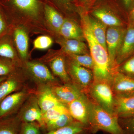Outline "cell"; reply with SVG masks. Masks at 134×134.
Instances as JSON below:
<instances>
[{
  "label": "cell",
  "mask_w": 134,
  "mask_h": 134,
  "mask_svg": "<svg viewBox=\"0 0 134 134\" xmlns=\"http://www.w3.org/2000/svg\"><path fill=\"white\" fill-rule=\"evenodd\" d=\"M81 15L84 36L88 43L90 54L93 60V82H105L110 83L116 70L112 65L107 50L93 36L89 24L88 15L83 13Z\"/></svg>",
  "instance_id": "6da1fadb"
},
{
  "label": "cell",
  "mask_w": 134,
  "mask_h": 134,
  "mask_svg": "<svg viewBox=\"0 0 134 134\" xmlns=\"http://www.w3.org/2000/svg\"><path fill=\"white\" fill-rule=\"evenodd\" d=\"M119 119L91 100L89 125L92 133L102 130L109 134H124Z\"/></svg>",
  "instance_id": "7a4b0ae2"
},
{
  "label": "cell",
  "mask_w": 134,
  "mask_h": 134,
  "mask_svg": "<svg viewBox=\"0 0 134 134\" xmlns=\"http://www.w3.org/2000/svg\"><path fill=\"white\" fill-rule=\"evenodd\" d=\"M22 69L27 77L34 82L37 86L52 87L62 83L48 67L40 61H28L23 65Z\"/></svg>",
  "instance_id": "3957f363"
},
{
  "label": "cell",
  "mask_w": 134,
  "mask_h": 134,
  "mask_svg": "<svg viewBox=\"0 0 134 134\" xmlns=\"http://www.w3.org/2000/svg\"><path fill=\"white\" fill-rule=\"evenodd\" d=\"M87 93L93 99V103L114 114L115 95L111 84L105 82H93Z\"/></svg>",
  "instance_id": "277c9868"
},
{
  "label": "cell",
  "mask_w": 134,
  "mask_h": 134,
  "mask_svg": "<svg viewBox=\"0 0 134 134\" xmlns=\"http://www.w3.org/2000/svg\"><path fill=\"white\" fill-rule=\"evenodd\" d=\"M34 90L25 86L19 91L6 97L0 103V118L16 114Z\"/></svg>",
  "instance_id": "5b68a950"
},
{
  "label": "cell",
  "mask_w": 134,
  "mask_h": 134,
  "mask_svg": "<svg viewBox=\"0 0 134 134\" xmlns=\"http://www.w3.org/2000/svg\"><path fill=\"white\" fill-rule=\"evenodd\" d=\"M66 65L72 83L86 94L94 81L92 70L77 65L69 59L66 60Z\"/></svg>",
  "instance_id": "8992f818"
},
{
  "label": "cell",
  "mask_w": 134,
  "mask_h": 134,
  "mask_svg": "<svg viewBox=\"0 0 134 134\" xmlns=\"http://www.w3.org/2000/svg\"><path fill=\"white\" fill-rule=\"evenodd\" d=\"M16 115L22 122H38L40 125L42 130H44L43 114L34 92L25 100Z\"/></svg>",
  "instance_id": "52a82bcc"
},
{
  "label": "cell",
  "mask_w": 134,
  "mask_h": 134,
  "mask_svg": "<svg viewBox=\"0 0 134 134\" xmlns=\"http://www.w3.org/2000/svg\"><path fill=\"white\" fill-rule=\"evenodd\" d=\"M126 28L110 26L107 30L106 42L107 49L112 65L115 70V59L122 43Z\"/></svg>",
  "instance_id": "ba28073f"
},
{
  "label": "cell",
  "mask_w": 134,
  "mask_h": 134,
  "mask_svg": "<svg viewBox=\"0 0 134 134\" xmlns=\"http://www.w3.org/2000/svg\"><path fill=\"white\" fill-rule=\"evenodd\" d=\"M91 100L83 93L66 106L70 114L77 121L89 127V118Z\"/></svg>",
  "instance_id": "9c48e42d"
},
{
  "label": "cell",
  "mask_w": 134,
  "mask_h": 134,
  "mask_svg": "<svg viewBox=\"0 0 134 134\" xmlns=\"http://www.w3.org/2000/svg\"><path fill=\"white\" fill-rule=\"evenodd\" d=\"M10 33L15 48L23 65L29 61V38L26 28L23 25H12Z\"/></svg>",
  "instance_id": "30bf717a"
},
{
  "label": "cell",
  "mask_w": 134,
  "mask_h": 134,
  "mask_svg": "<svg viewBox=\"0 0 134 134\" xmlns=\"http://www.w3.org/2000/svg\"><path fill=\"white\" fill-rule=\"evenodd\" d=\"M27 78L22 68L8 76L0 83V103L10 94L24 88Z\"/></svg>",
  "instance_id": "8fae6325"
},
{
  "label": "cell",
  "mask_w": 134,
  "mask_h": 134,
  "mask_svg": "<svg viewBox=\"0 0 134 134\" xmlns=\"http://www.w3.org/2000/svg\"><path fill=\"white\" fill-rule=\"evenodd\" d=\"M40 61L47 62L54 75L63 83H72L67 71L66 59L63 55L50 53L42 61Z\"/></svg>",
  "instance_id": "7c38bea8"
},
{
  "label": "cell",
  "mask_w": 134,
  "mask_h": 134,
  "mask_svg": "<svg viewBox=\"0 0 134 134\" xmlns=\"http://www.w3.org/2000/svg\"><path fill=\"white\" fill-rule=\"evenodd\" d=\"M51 88L59 101L66 106L84 93L72 83H60Z\"/></svg>",
  "instance_id": "4fadbf2b"
},
{
  "label": "cell",
  "mask_w": 134,
  "mask_h": 134,
  "mask_svg": "<svg viewBox=\"0 0 134 134\" xmlns=\"http://www.w3.org/2000/svg\"><path fill=\"white\" fill-rule=\"evenodd\" d=\"M133 55L134 25L129 22L126 28L122 43L115 59V65L117 68L125 60Z\"/></svg>",
  "instance_id": "5bb4252c"
},
{
  "label": "cell",
  "mask_w": 134,
  "mask_h": 134,
  "mask_svg": "<svg viewBox=\"0 0 134 134\" xmlns=\"http://www.w3.org/2000/svg\"><path fill=\"white\" fill-rule=\"evenodd\" d=\"M115 96L134 94V78L126 76L116 70L110 82Z\"/></svg>",
  "instance_id": "9a60e30c"
},
{
  "label": "cell",
  "mask_w": 134,
  "mask_h": 134,
  "mask_svg": "<svg viewBox=\"0 0 134 134\" xmlns=\"http://www.w3.org/2000/svg\"><path fill=\"white\" fill-rule=\"evenodd\" d=\"M51 87L48 86H38L34 90V93L43 114L49 109L62 104L53 93Z\"/></svg>",
  "instance_id": "2e32d148"
},
{
  "label": "cell",
  "mask_w": 134,
  "mask_h": 134,
  "mask_svg": "<svg viewBox=\"0 0 134 134\" xmlns=\"http://www.w3.org/2000/svg\"><path fill=\"white\" fill-rule=\"evenodd\" d=\"M10 1L15 9L21 12L30 21H36L39 18L40 6L38 0H5Z\"/></svg>",
  "instance_id": "e0dca14e"
},
{
  "label": "cell",
  "mask_w": 134,
  "mask_h": 134,
  "mask_svg": "<svg viewBox=\"0 0 134 134\" xmlns=\"http://www.w3.org/2000/svg\"><path fill=\"white\" fill-rule=\"evenodd\" d=\"M114 114L119 118L134 115V94L126 96H115Z\"/></svg>",
  "instance_id": "ac0fdd59"
},
{
  "label": "cell",
  "mask_w": 134,
  "mask_h": 134,
  "mask_svg": "<svg viewBox=\"0 0 134 134\" xmlns=\"http://www.w3.org/2000/svg\"><path fill=\"white\" fill-rule=\"evenodd\" d=\"M0 57L12 60L19 67L21 68L23 67V63L13 43L10 31L0 38Z\"/></svg>",
  "instance_id": "d6986e66"
},
{
  "label": "cell",
  "mask_w": 134,
  "mask_h": 134,
  "mask_svg": "<svg viewBox=\"0 0 134 134\" xmlns=\"http://www.w3.org/2000/svg\"><path fill=\"white\" fill-rule=\"evenodd\" d=\"M59 33L63 38L82 41L85 39L82 29L74 21L65 19Z\"/></svg>",
  "instance_id": "ffe728a7"
},
{
  "label": "cell",
  "mask_w": 134,
  "mask_h": 134,
  "mask_svg": "<svg viewBox=\"0 0 134 134\" xmlns=\"http://www.w3.org/2000/svg\"><path fill=\"white\" fill-rule=\"evenodd\" d=\"M58 42L66 55L88 54L87 46L82 41L63 38L58 40Z\"/></svg>",
  "instance_id": "44dd1931"
},
{
  "label": "cell",
  "mask_w": 134,
  "mask_h": 134,
  "mask_svg": "<svg viewBox=\"0 0 134 134\" xmlns=\"http://www.w3.org/2000/svg\"><path fill=\"white\" fill-rule=\"evenodd\" d=\"M92 14L97 19L106 26L124 27L121 20L111 10L105 8H99L92 11Z\"/></svg>",
  "instance_id": "7402d4cb"
},
{
  "label": "cell",
  "mask_w": 134,
  "mask_h": 134,
  "mask_svg": "<svg viewBox=\"0 0 134 134\" xmlns=\"http://www.w3.org/2000/svg\"><path fill=\"white\" fill-rule=\"evenodd\" d=\"M44 10L47 24L54 31L59 32L65 19L55 9L50 5H46Z\"/></svg>",
  "instance_id": "603a6c76"
},
{
  "label": "cell",
  "mask_w": 134,
  "mask_h": 134,
  "mask_svg": "<svg viewBox=\"0 0 134 134\" xmlns=\"http://www.w3.org/2000/svg\"><path fill=\"white\" fill-rule=\"evenodd\" d=\"M21 123L16 114L0 118V134H19Z\"/></svg>",
  "instance_id": "cb8c5ba5"
},
{
  "label": "cell",
  "mask_w": 134,
  "mask_h": 134,
  "mask_svg": "<svg viewBox=\"0 0 134 134\" xmlns=\"http://www.w3.org/2000/svg\"><path fill=\"white\" fill-rule=\"evenodd\" d=\"M90 127L75 121L69 125L43 134H91Z\"/></svg>",
  "instance_id": "d4e9b609"
},
{
  "label": "cell",
  "mask_w": 134,
  "mask_h": 134,
  "mask_svg": "<svg viewBox=\"0 0 134 134\" xmlns=\"http://www.w3.org/2000/svg\"><path fill=\"white\" fill-rule=\"evenodd\" d=\"M88 19L93 36L98 42L107 50L106 42V26L98 19H93L89 15Z\"/></svg>",
  "instance_id": "484cf974"
},
{
  "label": "cell",
  "mask_w": 134,
  "mask_h": 134,
  "mask_svg": "<svg viewBox=\"0 0 134 134\" xmlns=\"http://www.w3.org/2000/svg\"><path fill=\"white\" fill-rule=\"evenodd\" d=\"M75 121L68 111L57 119L46 123L44 130L47 132L59 129L69 125Z\"/></svg>",
  "instance_id": "4316f807"
},
{
  "label": "cell",
  "mask_w": 134,
  "mask_h": 134,
  "mask_svg": "<svg viewBox=\"0 0 134 134\" xmlns=\"http://www.w3.org/2000/svg\"><path fill=\"white\" fill-rule=\"evenodd\" d=\"M21 68L12 60L0 57V77L8 76Z\"/></svg>",
  "instance_id": "83f0119b"
},
{
  "label": "cell",
  "mask_w": 134,
  "mask_h": 134,
  "mask_svg": "<svg viewBox=\"0 0 134 134\" xmlns=\"http://www.w3.org/2000/svg\"><path fill=\"white\" fill-rule=\"evenodd\" d=\"M68 111V110L67 107L62 104L47 110L42 115V120L44 124V129L46 123L57 119L63 114Z\"/></svg>",
  "instance_id": "f1b7e54d"
},
{
  "label": "cell",
  "mask_w": 134,
  "mask_h": 134,
  "mask_svg": "<svg viewBox=\"0 0 134 134\" xmlns=\"http://www.w3.org/2000/svg\"><path fill=\"white\" fill-rule=\"evenodd\" d=\"M68 59L73 62L85 67L86 68L92 70L93 62L90 54H69L67 55Z\"/></svg>",
  "instance_id": "f546056e"
},
{
  "label": "cell",
  "mask_w": 134,
  "mask_h": 134,
  "mask_svg": "<svg viewBox=\"0 0 134 134\" xmlns=\"http://www.w3.org/2000/svg\"><path fill=\"white\" fill-rule=\"evenodd\" d=\"M116 70L126 76L134 78V55L119 65Z\"/></svg>",
  "instance_id": "4dcf8cb0"
},
{
  "label": "cell",
  "mask_w": 134,
  "mask_h": 134,
  "mask_svg": "<svg viewBox=\"0 0 134 134\" xmlns=\"http://www.w3.org/2000/svg\"><path fill=\"white\" fill-rule=\"evenodd\" d=\"M42 129L38 122H22L19 134H41Z\"/></svg>",
  "instance_id": "1f68e13d"
},
{
  "label": "cell",
  "mask_w": 134,
  "mask_h": 134,
  "mask_svg": "<svg viewBox=\"0 0 134 134\" xmlns=\"http://www.w3.org/2000/svg\"><path fill=\"white\" fill-rule=\"evenodd\" d=\"M53 43V40L50 36L46 35L38 36L34 41V48L39 50H46L52 46Z\"/></svg>",
  "instance_id": "d6a6232c"
},
{
  "label": "cell",
  "mask_w": 134,
  "mask_h": 134,
  "mask_svg": "<svg viewBox=\"0 0 134 134\" xmlns=\"http://www.w3.org/2000/svg\"><path fill=\"white\" fill-rule=\"evenodd\" d=\"M119 123L124 134H134V115L124 118H119Z\"/></svg>",
  "instance_id": "836d02e7"
},
{
  "label": "cell",
  "mask_w": 134,
  "mask_h": 134,
  "mask_svg": "<svg viewBox=\"0 0 134 134\" xmlns=\"http://www.w3.org/2000/svg\"><path fill=\"white\" fill-rule=\"evenodd\" d=\"M12 25L9 24L6 15L0 7V38L10 31Z\"/></svg>",
  "instance_id": "e575fe53"
},
{
  "label": "cell",
  "mask_w": 134,
  "mask_h": 134,
  "mask_svg": "<svg viewBox=\"0 0 134 134\" xmlns=\"http://www.w3.org/2000/svg\"><path fill=\"white\" fill-rule=\"evenodd\" d=\"M57 2L64 7L69 8L74 0H56Z\"/></svg>",
  "instance_id": "d590c367"
},
{
  "label": "cell",
  "mask_w": 134,
  "mask_h": 134,
  "mask_svg": "<svg viewBox=\"0 0 134 134\" xmlns=\"http://www.w3.org/2000/svg\"><path fill=\"white\" fill-rule=\"evenodd\" d=\"M130 23H131L134 25V3L133 4L130 14Z\"/></svg>",
  "instance_id": "8d00e7d4"
},
{
  "label": "cell",
  "mask_w": 134,
  "mask_h": 134,
  "mask_svg": "<svg viewBox=\"0 0 134 134\" xmlns=\"http://www.w3.org/2000/svg\"><path fill=\"white\" fill-rule=\"evenodd\" d=\"M125 7L127 8H129L132 5L133 0H122Z\"/></svg>",
  "instance_id": "74e56055"
},
{
  "label": "cell",
  "mask_w": 134,
  "mask_h": 134,
  "mask_svg": "<svg viewBox=\"0 0 134 134\" xmlns=\"http://www.w3.org/2000/svg\"><path fill=\"white\" fill-rule=\"evenodd\" d=\"M80 1L83 3L87 4V3H90V2L92 1V0H80Z\"/></svg>",
  "instance_id": "f35d334b"
},
{
  "label": "cell",
  "mask_w": 134,
  "mask_h": 134,
  "mask_svg": "<svg viewBox=\"0 0 134 134\" xmlns=\"http://www.w3.org/2000/svg\"><path fill=\"white\" fill-rule=\"evenodd\" d=\"M8 76L0 77V83L7 78Z\"/></svg>",
  "instance_id": "ab89813d"
},
{
  "label": "cell",
  "mask_w": 134,
  "mask_h": 134,
  "mask_svg": "<svg viewBox=\"0 0 134 134\" xmlns=\"http://www.w3.org/2000/svg\"><path fill=\"white\" fill-rule=\"evenodd\" d=\"M4 1H5V0H4Z\"/></svg>",
  "instance_id": "60d3db41"
}]
</instances>
